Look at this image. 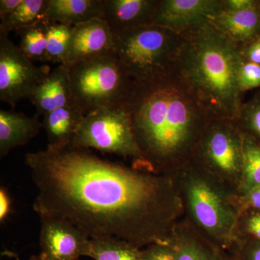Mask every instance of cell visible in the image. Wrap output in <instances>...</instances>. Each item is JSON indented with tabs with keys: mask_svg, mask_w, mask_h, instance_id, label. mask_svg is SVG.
<instances>
[{
	"mask_svg": "<svg viewBox=\"0 0 260 260\" xmlns=\"http://www.w3.org/2000/svg\"><path fill=\"white\" fill-rule=\"evenodd\" d=\"M238 260H239V259H238Z\"/></svg>",
	"mask_w": 260,
	"mask_h": 260,
	"instance_id": "8d00e7d4",
	"label": "cell"
},
{
	"mask_svg": "<svg viewBox=\"0 0 260 260\" xmlns=\"http://www.w3.org/2000/svg\"><path fill=\"white\" fill-rule=\"evenodd\" d=\"M238 83L242 93L260 86V64L243 59L238 70Z\"/></svg>",
	"mask_w": 260,
	"mask_h": 260,
	"instance_id": "484cf974",
	"label": "cell"
},
{
	"mask_svg": "<svg viewBox=\"0 0 260 260\" xmlns=\"http://www.w3.org/2000/svg\"><path fill=\"white\" fill-rule=\"evenodd\" d=\"M191 160L238 192L242 177L243 133L235 121L210 119Z\"/></svg>",
	"mask_w": 260,
	"mask_h": 260,
	"instance_id": "ba28073f",
	"label": "cell"
},
{
	"mask_svg": "<svg viewBox=\"0 0 260 260\" xmlns=\"http://www.w3.org/2000/svg\"><path fill=\"white\" fill-rule=\"evenodd\" d=\"M123 106L145 170L172 177L192 160L210 116L175 67L132 80Z\"/></svg>",
	"mask_w": 260,
	"mask_h": 260,
	"instance_id": "7a4b0ae2",
	"label": "cell"
},
{
	"mask_svg": "<svg viewBox=\"0 0 260 260\" xmlns=\"http://www.w3.org/2000/svg\"><path fill=\"white\" fill-rule=\"evenodd\" d=\"M41 218L64 220L89 239L114 237L142 249L169 242L184 209L174 179L101 158L88 149L26 153Z\"/></svg>",
	"mask_w": 260,
	"mask_h": 260,
	"instance_id": "6da1fadb",
	"label": "cell"
},
{
	"mask_svg": "<svg viewBox=\"0 0 260 260\" xmlns=\"http://www.w3.org/2000/svg\"><path fill=\"white\" fill-rule=\"evenodd\" d=\"M234 121L243 134L260 144V91L249 102L243 104L239 116Z\"/></svg>",
	"mask_w": 260,
	"mask_h": 260,
	"instance_id": "d4e9b609",
	"label": "cell"
},
{
	"mask_svg": "<svg viewBox=\"0 0 260 260\" xmlns=\"http://www.w3.org/2000/svg\"><path fill=\"white\" fill-rule=\"evenodd\" d=\"M184 41L177 32L148 24L114 37L113 51L132 80H145L174 66Z\"/></svg>",
	"mask_w": 260,
	"mask_h": 260,
	"instance_id": "5b68a950",
	"label": "cell"
},
{
	"mask_svg": "<svg viewBox=\"0 0 260 260\" xmlns=\"http://www.w3.org/2000/svg\"><path fill=\"white\" fill-rule=\"evenodd\" d=\"M173 241L177 248V260H238L203 236L184 218L176 225Z\"/></svg>",
	"mask_w": 260,
	"mask_h": 260,
	"instance_id": "5bb4252c",
	"label": "cell"
},
{
	"mask_svg": "<svg viewBox=\"0 0 260 260\" xmlns=\"http://www.w3.org/2000/svg\"><path fill=\"white\" fill-rule=\"evenodd\" d=\"M237 233L238 240L251 238L260 241V210H247L241 213Z\"/></svg>",
	"mask_w": 260,
	"mask_h": 260,
	"instance_id": "4316f807",
	"label": "cell"
},
{
	"mask_svg": "<svg viewBox=\"0 0 260 260\" xmlns=\"http://www.w3.org/2000/svg\"><path fill=\"white\" fill-rule=\"evenodd\" d=\"M258 10H259L260 13V0L259 1H258Z\"/></svg>",
	"mask_w": 260,
	"mask_h": 260,
	"instance_id": "d590c367",
	"label": "cell"
},
{
	"mask_svg": "<svg viewBox=\"0 0 260 260\" xmlns=\"http://www.w3.org/2000/svg\"><path fill=\"white\" fill-rule=\"evenodd\" d=\"M84 116L75 103L44 115L42 127L47 133V148L71 146Z\"/></svg>",
	"mask_w": 260,
	"mask_h": 260,
	"instance_id": "ac0fdd59",
	"label": "cell"
},
{
	"mask_svg": "<svg viewBox=\"0 0 260 260\" xmlns=\"http://www.w3.org/2000/svg\"><path fill=\"white\" fill-rule=\"evenodd\" d=\"M49 0H23L10 16L0 23V32L8 34L44 18Z\"/></svg>",
	"mask_w": 260,
	"mask_h": 260,
	"instance_id": "44dd1931",
	"label": "cell"
},
{
	"mask_svg": "<svg viewBox=\"0 0 260 260\" xmlns=\"http://www.w3.org/2000/svg\"><path fill=\"white\" fill-rule=\"evenodd\" d=\"M241 213L247 210H260V186L238 198Z\"/></svg>",
	"mask_w": 260,
	"mask_h": 260,
	"instance_id": "f546056e",
	"label": "cell"
},
{
	"mask_svg": "<svg viewBox=\"0 0 260 260\" xmlns=\"http://www.w3.org/2000/svg\"><path fill=\"white\" fill-rule=\"evenodd\" d=\"M223 10L226 11H242L256 8L258 1L256 0H222Z\"/></svg>",
	"mask_w": 260,
	"mask_h": 260,
	"instance_id": "1f68e13d",
	"label": "cell"
},
{
	"mask_svg": "<svg viewBox=\"0 0 260 260\" xmlns=\"http://www.w3.org/2000/svg\"><path fill=\"white\" fill-rule=\"evenodd\" d=\"M20 37L19 48L29 59L34 61H47V25L45 19L18 30Z\"/></svg>",
	"mask_w": 260,
	"mask_h": 260,
	"instance_id": "7402d4cb",
	"label": "cell"
},
{
	"mask_svg": "<svg viewBox=\"0 0 260 260\" xmlns=\"http://www.w3.org/2000/svg\"><path fill=\"white\" fill-rule=\"evenodd\" d=\"M39 260H78L84 256L90 239L71 224L41 218Z\"/></svg>",
	"mask_w": 260,
	"mask_h": 260,
	"instance_id": "8fae6325",
	"label": "cell"
},
{
	"mask_svg": "<svg viewBox=\"0 0 260 260\" xmlns=\"http://www.w3.org/2000/svg\"><path fill=\"white\" fill-rule=\"evenodd\" d=\"M37 110L44 116L59 108L74 104L70 88L68 67L59 64L38 84L28 98Z\"/></svg>",
	"mask_w": 260,
	"mask_h": 260,
	"instance_id": "9a60e30c",
	"label": "cell"
},
{
	"mask_svg": "<svg viewBox=\"0 0 260 260\" xmlns=\"http://www.w3.org/2000/svg\"><path fill=\"white\" fill-rule=\"evenodd\" d=\"M157 0H104L103 19L113 36L152 24Z\"/></svg>",
	"mask_w": 260,
	"mask_h": 260,
	"instance_id": "4fadbf2b",
	"label": "cell"
},
{
	"mask_svg": "<svg viewBox=\"0 0 260 260\" xmlns=\"http://www.w3.org/2000/svg\"><path fill=\"white\" fill-rule=\"evenodd\" d=\"M23 0H1L0 1V20H4L10 16L19 5L21 4Z\"/></svg>",
	"mask_w": 260,
	"mask_h": 260,
	"instance_id": "836d02e7",
	"label": "cell"
},
{
	"mask_svg": "<svg viewBox=\"0 0 260 260\" xmlns=\"http://www.w3.org/2000/svg\"><path fill=\"white\" fill-rule=\"evenodd\" d=\"M46 20V19H45ZM47 61L66 64L71 43L73 27L46 20Z\"/></svg>",
	"mask_w": 260,
	"mask_h": 260,
	"instance_id": "cb8c5ba5",
	"label": "cell"
},
{
	"mask_svg": "<svg viewBox=\"0 0 260 260\" xmlns=\"http://www.w3.org/2000/svg\"><path fill=\"white\" fill-rule=\"evenodd\" d=\"M114 36L107 22L95 18L73 27L68 60L65 65L88 60L113 52Z\"/></svg>",
	"mask_w": 260,
	"mask_h": 260,
	"instance_id": "7c38bea8",
	"label": "cell"
},
{
	"mask_svg": "<svg viewBox=\"0 0 260 260\" xmlns=\"http://www.w3.org/2000/svg\"><path fill=\"white\" fill-rule=\"evenodd\" d=\"M48 66L38 67L24 55L18 46L0 32V100L14 109L49 73Z\"/></svg>",
	"mask_w": 260,
	"mask_h": 260,
	"instance_id": "9c48e42d",
	"label": "cell"
},
{
	"mask_svg": "<svg viewBox=\"0 0 260 260\" xmlns=\"http://www.w3.org/2000/svg\"><path fill=\"white\" fill-rule=\"evenodd\" d=\"M143 260H177V251L173 239L169 242L155 243L142 249Z\"/></svg>",
	"mask_w": 260,
	"mask_h": 260,
	"instance_id": "83f0119b",
	"label": "cell"
},
{
	"mask_svg": "<svg viewBox=\"0 0 260 260\" xmlns=\"http://www.w3.org/2000/svg\"><path fill=\"white\" fill-rule=\"evenodd\" d=\"M209 23L225 37L240 46L252 42L260 35V13L256 8L242 11L220 10Z\"/></svg>",
	"mask_w": 260,
	"mask_h": 260,
	"instance_id": "2e32d148",
	"label": "cell"
},
{
	"mask_svg": "<svg viewBox=\"0 0 260 260\" xmlns=\"http://www.w3.org/2000/svg\"><path fill=\"white\" fill-rule=\"evenodd\" d=\"M183 37L176 69L211 119L236 120L243 105L237 78L241 46L209 22Z\"/></svg>",
	"mask_w": 260,
	"mask_h": 260,
	"instance_id": "3957f363",
	"label": "cell"
},
{
	"mask_svg": "<svg viewBox=\"0 0 260 260\" xmlns=\"http://www.w3.org/2000/svg\"><path fill=\"white\" fill-rule=\"evenodd\" d=\"M66 66L73 102L84 116L122 105L132 79L114 51Z\"/></svg>",
	"mask_w": 260,
	"mask_h": 260,
	"instance_id": "8992f818",
	"label": "cell"
},
{
	"mask_svg": "<svg viewBox=\"0 0 260 260\" xmlns=\"http://www.w3.org/2000/svg\"><path fill=\"white\" fill-rule=\"evenodd\" d=\"M243 59L260 64V35L252 42L241 46Z\"/></svg>",
	"mask_w": 260,
	"mask_h": 260,
	"instance_id": "4dcf8cb0",
	"label": "cell"
},
{
	"mask_svg": "<svg viewBox=\"0 0 260 260\" xmlns=\"http://www.w3.org/2000/svg\"><path fill=\"white\" fill-rule=\"evenodd\" d=\"M71 146L88 150L94 148L130 158L133 159L132 167L146 171L129 114L123 104L102 108L84 116Z\"/></svg>",
	"mask_w": 260,
	"mask_h": 260,
	"instance_id": "52a82bcc",
	"label": "cell"
},
{
	"mask_svg": "<svg viewBox=\"0 0 260 260\" xmlns=\"http://www.w3.org/2000/svg\"><path fill=\"white\" fill-rule=\"evenodd\" d=\"M184 217L214 244L232 254L238 242L241 210L237 191L192 160L172 177Z\"/></svg>",
	"mask_w": 260,
	"mask_h": 260,
	"instance_id": "277c9868",
	"label": "cell"
},
{
	"mask_svg": "<svg viewBox=\"0 0 260 260\" xmlns=\"http://www.w3.org/2000/svg\"><path fill=\"white\" fill-rule=\"evenodd\" d=\"M11 211V200L5 188L0 189V220L2 223L9 216Z\"/></svg>",
	"mask_w": 260,
	"mask_h": 260,
	"instance_id": "d6a6232c",
	"label": "cell"
},
{
	"mask_svg": "<svg viewBox=\"0 0 260 260\" xmlns=\"http://www.w3.org/2000/svg\"><path fill=\"white\" fill-rule=\"evenodd\" d=\"M30 260H39V256H32Z\"/></svg>",
	"mask_w": 260,
	"mask_h": 260,
	"instance_id": "e575fe53",
	"label": "cell"
},
{
	"mask_svg": "<svg viewBox=\"0 0 260 260\" xmlns=\"http://www.w3.org/2000/svg\"><path fill=\"white\" fill-rule=\"evenodd\" d=\"M222 10V0H157L152 24L183 37Z\"/></svg>",
	"mask_w": 260,
	"mask_h": 260,
	"instance_id": "30bf717a",
	"label": "cell"
},
{
	"mask_svg": "<svg viewBox=\"0 0 260 260\" xmlns=\"http://www.w3.org/2000/svg\"><path fill=\"white\" fill-rule=\"evenodd\" d=\"M232 254L239 260H260V241L251 238L239 239Z\"/></svg>",
	"mask_w": 260,
	"mask_h": 260,
	"instance_id": "f1b7e54d",
	"label": "cell"
},
{
	"mask_svg": "<svg viewBox=\"0 0 260 260\" xmlns=\"http://www.w3.org/2000/svg\"><path fill=\"white\" fill-rule=\"evenodd\" d=\"M42 123L38 116L30 117L14 111L0 110V156L23 146L40 133Z\"/></svg>",
	"mask_w": 260,
	"mask_h": 260,
	"instance_id": "e0dca14e",
	"label": "cell"
},
{
	"mask_svg": "<svg viewBox=\"0 0 260 260\" xmlns=\"http://www.w3.org/2000/svg\"><path fill=\"white\" fill-rule=\"evenodd\" d=\"M84 256L95 260H143L141 249L114 237L90 239Z\"/></svg>",
	"mask_w": 260,
	"mask_h": 260,
	"instance_id": "ffe728a7",
	"label": "cell"
},
{
	"mask_svg": "<svg viewBox=\"0 0 260 260\" xmlns=\"http://www.w3.org/2000/svg\"><path fill=\"white\" fill-rule=\"evenodd\" d=\"M103 15L104 0H49L44 19L74 26Z\"/></svg>",
	"mask_w": 260,
	"mask_h": 260,
	"instance_id": "d6986e66",
	"label": "cell"
},
{
	"mask_svg": "<svg viewBox=\"0 0 260 260\" xmlns=\"http://www.w3.org/2000/svg\"><path fill=\"white\" fill-rule=\"evenodd\" d=\"M260 186V144L243 134L242 181L238 194L242 195Z\"/></svg>",
	"mask_w": 260,
	"mask_h": 260,
	"instance_id": "603a6c76",
	"label": "cell"
}]
</instances>
